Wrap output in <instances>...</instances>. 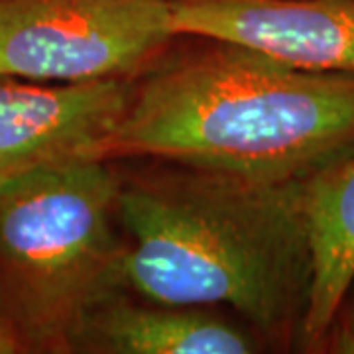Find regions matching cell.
Segmentation results:
<instances>
[{
  "label": "cell",
  "instance_id": "1",
  "mask_svg": "<svg viewBox=\"0 0 354 354\" xmlns=\"http://www.w3.org/2000/svg\"><path fill=\"white\" fill-rule=\"evenodd\" d=\"M113 164L130 293L230 309L266 346H299L313 283L305 181L158 158Z\"/></svg>",
  "mask_w": 354,
  "mask_h": 354
},
{
  "label": "cell",
  "instance_id": "2",
  "mask_svg": "<svg viewBox=\"0 0 354 354\" xmlns=\"http://www.w3.org/2000/svg\"><path fill=\"white\" fill-rule=\"evenodd\" d=\"M354 152V75L311 71L236 41L179 34L132 83L99 160L158 158L305 181Z\"/></svg>",
  "mask_w": 354,
  "mask_h": 354
},
{
  "label": "cell",
  "instance_id": "3",
  "mask_svg": "<svg viewBox=\"0 0 354 354\" xmlns=\"http://www.w3.org/2000/svg\"><path fill=\"white\" fill-rule=\"evenodd\" d=\"M113 162L39 169L0 189V354H77L130 291Z\"/></svg>",
  "mask_w": 354,
  "mask_h": 354
},
{
  "label": "cell",
  "instance_id": "4",
  "mask_svg": "<svg viewBox=\"0 0 354 354\" xmlns=\"http://www.w3.org/2000/svg\"><path fill=\"white\" fill-rule=\"evenodd\" d=\"M169 0H0V73L134 79L177 38Z\"/></svg>",
  "mask_w": 354,
  "mask_h": 354
},
{
  "label": "cell",
  "instance_id": "5",
  "mask_svg": "<svg viewBox=\"0 0 354 354\" xmlns=\"http://www.w3.org/2000/svg\"><path fill=\"white\" fill-rule=\"evenodd\" d=\"M134 79L48 83L0 73V189L39 169L101 162Z\"/></svg>",
  "mask_w": 354,
  "mask_h": 354
},
{
  "label": "cell",
  "instance_id": "6",
  "mask_svg": "<svg viewBox=\"0 0 354 354\" xmlns=\"http://www.w3.org/2000/svg\"><path fill=\"white\" fill-rule=\"evenodd\" d=\"M177 34L236 41L279 62L354 75V0H169Z\"/></svg>",
  "mask_w": 354,
  "mask_h": 354
},
{
  "label": "cell",
  "instance_id": "7",
  "mask_svg": "<svg viewBox=\"0 0 354 354\" xmlns=\"http://www.w3.org/2000/svg\"><path fill=\"white\" fill-rule=\"evenodd\" d=\"M264 341L218 307L167 305L122 293L91 317L77 354H252Z\"/></svg>",
  "mask_w": 354,
  "mask_h": 354
},
{
  "label": "cell",
  "instance_id": "8",
  "mask_svg": "<svg viewBox=\"0 0 354 354\" xmlns=\"http://www.w3.org/2000/svg\"><path fill=\"white\" fill-rule=\"evenodd\" d=\"M313 283L299 351L317 353L354 276V152L305 179Z\"/></svg>",
  "mask_w": 354,
  "mask_h": 354
},
{
  "label": "cell",
  "instance_id": "9",
  "mask_svg": "<svg viewBox=\"0 0 354 354\" xmlns=\"http://www.w3.org/2000/svg\"><path fill=\"white\" fill-rule=\"evenodd\" d=\"M317 353L354 354V276L342 295L329 329L317 346Z\"/></svg>",
  "mask_w": 354,
  "mask_h": 354
}]
</instances>
